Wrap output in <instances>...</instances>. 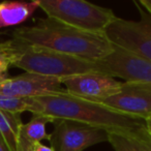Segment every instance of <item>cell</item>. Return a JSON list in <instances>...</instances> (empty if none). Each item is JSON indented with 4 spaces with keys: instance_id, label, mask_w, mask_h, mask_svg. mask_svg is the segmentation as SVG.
I'll return each instance as SVG.
<instances>
[{
    "instance_id": "cell-9",
    "label": "cell",
    "mask_w": 151,
    "mask_h": 151,
    "mask_svg": "<svg viewBox=\"0 0 151 151\" xmlns=\"http://www.w3.org/2000/svg\"><path fill=\"white\" fill-rule=\"evenodd\" d=\"M60 92H66L60 79L37 73H25L0 81V93L9 96L31 99Z\"/></svg>"
},
{
    "instance_id": "cell-18",
    "label": "cell",
    "mask_w": 151,
    "mask_h": 151,
    "mask_svg": "<svg viewBox=\"0 0 151 151\" xmlns=\"http://www.w3.org/2000/svg\"><path fill=\"white\" fill-rule=\"evenodd\" d=\"M32 151H55L52 146H46L42 143H34L32 144Z\"/></svg>"
},
{
    "instance_id": "cell-5",
    "label": "cell",
    "mask_w": 151,
    "mask_h": 151,
    "mask_svg": "<svg viewBox=\"0 0 151 151\" xmlns=\"http://www.w3.org/2000/svg\"><path fill=\"white\" fill-rule=\"evenodd\" d=\"M134 4L138 6L140 20L130 21L117 17L107 28L105 35L115 47L151 61V15L137 2Z\"/></svg>"
},
{
    "instance_id": "cell-13",
    "label": "cell",
    "mask_w": 151,
    "mask_h": 151,
    "mask_svg": "<svg viewBox=\"0 0 151 151\" xmlns=\"http://www.w3.org/2000/svg\"><path fill=\"white\" fill-rule=\"evenodd\" d=\"M22 125L20 114L0 111V138L4 141L9 151H18Z\"/></svg>"
},
{
    "instance_id": "cell-8",
    "label": "cell",
    "mask_w": 151,
    "mask_h": 151,
    "mask_svg": "<svg viewBox=\"0 0 151 151\" xmlns=\"http://www.w3.org/2000/svg\"><path fill=\"white\" fill-rule=\"evenodd\" d=\"M67 93L86 101L101 103L118 93L123 82L99 71L75 75L60 79Z\"/></svg>"
},
{
    "instance_id": "cell-7",
    "label": "cell",
    "mask_w": 151,
    "mask_h": 151,
    "mask_svg": "<svg viewBox=\"0 0 151 151\" xmlns=\"http://www.w3.org/2000/svg\"><path fill=\"white\" fill-rule=\"evenodd\" d=\"M51 144L55 151H83L99 143L107 142L106 128L65 119H55Z\"/></svg>"
},
{
    "instance_id": "cell-3",
    "label": "cell",
    "mask_w": 151,
    "mask_h": 151,
    "mask_svg": "<svg viewBox=\"0 0 151 151\" xmlns=\"http://www.w3.org/2000/svg\"><path fill=\"white\" fill-rule=\"evenodd\" d=\"M18 46L20 54L14 66L26 73L63 79L70 76L97 71L93 61L31 45L18 42Z\"/></svg>"
},
{
    "instance_id": "cell-21",
    "label": "cell",
    "mask_w": 151,
    "mask_h": 151,
    "mask_svg": "<svg viewBox=\"0 0 151 151\" xmlns=\"http://www.w3.org/2000/svg\"><path fill=\"white\" fill-rule=\"evenodd\" d=\"M0 151H9V147L6 146V144L4 143V141L0 138Z\"/></svg>"
},
{
    "instance_id": "cell-4",
    "label": "cell",
    "mask_w": 151,
    "mask_h": 151,
    "mask_svg": "<svg viewBox=\"0 0 151 151\" xmlns=\"http://www.w3.org/2000/svg\"><path fill=\"white\" fill-rule=\"evenodd\" d=\"M40 9L50 19L92 33H105L117 18L111 9L84 0H40Z\"/></svg>"
},
{
    "instance_id": "cell-20",
    "label": "cell",
    "mask_w": 151,
    "mask_h": 151,
    "mask_svg": "<svg viewBox=\"0 0 151 151\" xmlns=\"http://www.w3.org/2000/svg\"><path fill=\"white\" fill-rule=\"evenodd\" d=\"M144 120H145V127L147 128V130H148L151 134V116L148 118H146V119H144Z\"/></svg>"
},
{
    "instance_id": "cell-6",
    "label": "cell",
    "mask_w": 151,
    "mask_h": 151,
    "mask_svg": "<svg viewBox=\"0 0 151 151\" xmlns=\"http://www.w3.org/2000/svg\"><path fill=\"white\" fill-rule=\"evenodd\" d=\"M96 70L151 88V61L124 49L115 47L113 52L95 62Z\"/></svg>"
},
{
    "instance_id": "cell-11",
    "label": "cell",
    "mask_w": 151,
    "mask_h": 151,
    "mask_svg": "<svg viewBox=\"0 0 151 151\" xmlns=\"http://www.w3.org/2000/svg\"><path fill=\"white\" fill-rule=\"evenodd\" d=\"M108 142L115 151H151V134L142 126L134 128L107 129Z\"/></svg>"
},
{
    "instance_id": "cell-14",
    "label": "cell",
    "mask_w": 151,
    "mask_h": 151,
    "mask_svg": "<svg viewBox=\"0 0 151 151\" xmlns=\"http://www.w3.org/2000/svg\"><path fill=\"white\" fill-rule=\"evenodd\" d=\"M53 122L54 119L51 117L33 114L30 121L22 125L20 134L31 144L42 143V140L51 141V134L47 132V124Z\"/></svg>"
},
{
    "instance_id": "cell-1",
    "label": "cell",
    "mask_w": 151,
    "mask_h": 151,
    "mask_svg": "<svg viewBox=\"0 0 151 151\" xmlns=\"http://www.w3.org/2000/svg\"><path fill=\"white\" fill-rule=\"evenodd\" d=\"M12 36L21 44L46 48L93 62L107 57L115 48L105 33L75 29L50 18L38 20L32 26L17 28Z\"/></svg>"
},
{
    "instance_id": "cell-10",
    "label": "cell",
    "mask_w": 151,
    "mask_h": 151,
    "mask_svg": "<svg viewBox=\"0 0 151 151\" xmlns=\"http://www.w3.org/2000/svg\"><path fill=\"white\" fill-rule=\"evenodd\" d=\"M101 104L120 113L146 119L151 116V88L136 83L123 82L119 92Z\"/></svg>"
},
{
    "instance_id": "cell-17",
    "label": "cell",
    "mask_w": 151,
    "mask_h": 151,
    "mask_svg": "<svg viewBox=\"0 0 151 151\" xmlns=\"http://www.w3.org/2000/svg\"><path fill=\"white\" fill-rule=\"evenodd\" d=\"M18 151H32V144L28 142L26 139L20 134L19 145H18Z\"/></svg>"
},
{
    "instance_id": "cell-16",
    "label": "cell",
    "mask_w": 151,
    "mask_h": 151,
    "mask_svg": "<svg viewBox=\"0 0 151 151\" xmlns=\"http://www.w3.org/2000/svg\"><path fill=\"white\" fill-rule=\"evenodd\" d=\"M0 111L16 114L29 112V101L28 99L9 96L0 93Z\"/></svg>"
},
{
    "instance_id": "cell-15",
    "label": "cell",
    "mask_w": 151,
    "mask_h": 151,
    "mask_svg": "<svg viewBox=\"0 0 151 151\" xmlns=\"http://www.w3.org/2000/svg\"><path fill=\"white\" fill-rule=\"evenodd\" d=\"M20 54L18 42L14 40H0V81L6 79V73Z\"/></svg>"
},
{
    "instance_id": "cell-12",
    "label": "cell",
    "mask_w": 151,
    "mask_h": 151,
    "mask_svg": "<svg viewBox=\"0 0 151 151\" xmlns=\"http://www.w3.org/2000/svg\"><path fill=\"white\" fill-rule=\"evenodd\" d=\"M40 9V0L31 2L4 1L0 3V29L19 25L27 21Z\"/></svg>"
},
{
    "instance_id": "cell-2",
    "label": "cell",
    "mask_w": 151,
    "mask_h": 151,
    "mask_svg": "<svg viewBox=\"0 0 151 151\" xmlns=\"http://www.w3.org/2000/svg\"><path fill=\"white\" fill-rule=\"evenodd\" d=\"M29 112L53 119H65L89 125L111 128H134L145 124L143 118L110 109L101 103L86 101L67 92L28 99Z\"/></svg>"
},
{
    "instance_id": "cell-19",
    "label": "cell",
    "mask_w": 151,
    "mask_h": 151,
    "mask_svg": "<svg viewBox=\"0 0 151 151\" xmlns=\"http://www.w3.org/2000/svg\"><path fill=\"white\" fill-rule=\"evenodd\" d=\"M137 3L141 7H143L147 13H149L151 15V0H141V1H139Z\"/></svg>"
}]
</instances>
